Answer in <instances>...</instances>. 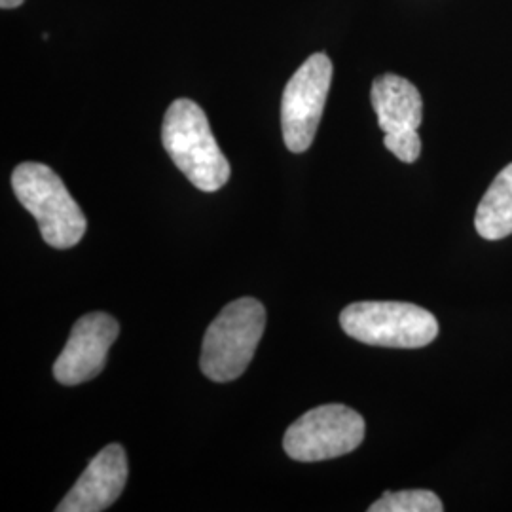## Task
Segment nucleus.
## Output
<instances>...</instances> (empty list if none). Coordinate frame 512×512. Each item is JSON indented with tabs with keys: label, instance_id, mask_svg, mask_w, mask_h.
<instances>
[{
	"label": "nucleus",
	"instance_id": "f257e3e1",
	"mask_svg": "<svg viewBox=\"0 0 512 512\" xmlns=\"http://www.w3.org/2000/svg\"><path fill=\"white\" fill-rule=\"evenodd\" d=\"M162 143L173 164L196 188L217 192L228 183L230 164L198 103L177 99L169 105L162 126Z\"/></svg>",
	"mask_w": 512,
	"mask_h": 512
},
{
	"label": "nucleus",
	"instance_id": "f03ea898",
	"mask_svg": "<svg viewBox=\"0 0 512 512\" xmlns=\"http://www.w3.org/2000/svg\"><path fill=\"white\" fill-rule=\"evenodd\" d=\"M18 202L35 217L42 239L54 249H71L86 234V217L52 167L25 162L12 173Z\"/></svg>",
	"mask_w": 512,
	"mask_h": 512
},
{
	"label": "nucleus",
	"instance_id": "7ed1b4c3",
	"mask_svg": "<svg viewBox=\"0 0 512 512\" xmlns=\"http://www.w3.org/2000/svg\"><path fill=\"white\" fill-rule=\"evenodd\" d=\"M264 329L266 310L256 298L230 302L203 336L200 359L203 374L217 384L239 378L251 365Z\"/></svg>",
	"mask_w": 512,
	"mask_h": 512
},
{
	"label": "nucleus",
	"instance_id": "20e7f679",
	"mask_svg": "<svg viewBox=\"0 0 512 512\" xmlns=\"http://www.w3.org/2000/svg\"><path fill=\"white\" fill-rule=\"evenodd\" d=\"M344 332L368 346L418 349L439 336L431 311L408 302H355L340 313Z\"/></svg>",
	"mask_w": 512,
	"mask_h": 512
},
{
	"label": "nucleus",
	"instance_id": "39448f33",
	"mask_svg": "<svg viewBox=\"0 0 512 512\" xmlns=\"http://www.w3.org/2000/svg\"><path fill=\"white\" fill-rule=\"evenodd\" d=\"M365 420L346 404H323L287 429L283 448L296 461L313 463L351 454L365 440Z\"/></svg>",
	"mask_w": 512,
	"mask_h": 512
},
{
	"label": "nucleus",
	"instance_id": "423d86ee",
	"mask_svg": "<svg viewBox=\"0 0 512 512\" xmlns=\"http://www.w3.org/2000/svg\"><path fill=\"white\" fill-rule=\"evenodd\" d=\"M332 82V61L319 52L291 76L281 99V126L287 148L302 154L311 147L319 128Z\"/></svg>",
	"mask_w": 512,
	"mask_h": 512
},
{
	"label": "nucleus",
	"instance_id": "0eeeda50",
	"mask_svg": "<svg viewBox=\"0 0 512 512\" xmlns=\"http://www.w3.org/2000/svg\"><path fill=\"white\" fill-rule=\"evenodd\" d=\"M370 101L384 131V145L404 164H414L421 154L418 129L423 101L418 88L397 74H384L372 82Z\"/></svg>",
	"mask_w": 512,
	"mask_h": 512
},
{
	"label": "nucleus",
	"instance_id": "6e6552de",
	"mask_svg": "<svg viewBox=\"0 0 512 512\" xmlns=\"http://www.w3.org/2000/svg\"><path fill=\"white\" fill-rule=\"evenodd\" d=\"M118 332L120 325L109 313L93 311L80 317L55 361V380L63 385H78L99 376Z\"/></svg>",
	"mask_w": 512,
	"mask_h": 512
},
{
	"label": "nucleus",
	"instance_id": "1a4fd4ad",
	"mask_svg": "<svg viewBox=\"0 0 512 512\" xmlns=\"http://www.w3.org/2000/svg\"><path fill=\"white\" fill-rule=\"evenodd\" d=\"M128 475L126 450L120 444H109L90 461L55 511H105L124 492Z\"/></svg>",
	"mask_w": 512,
	"mask_h": 512
},
{
	"label": "nucleus",
	"instance_id": "9d476101",
	"mask_svg": "<svg viewBox=\"0 0 512 512\" xmlns=\"http://www.w3.org/2000/svg\"><path fill=\"white\" fill-rule=\"evenodd\" d=\"M476 232L488 241L507 238L512 234V164L503 167L494 183L478 203L475 217Z\"/></svg>",
	"mask_w": 512,
	"mask_h": 512
},
{
	"label": "nucleus",
	"instance_id": "9b49d317",
	"mask_svg": "<svg viewBox=\"0 0 512 512\" xmlns=\"http://www.w3.org/2000/svg\"><path fill=\"white\" fill-rule=\"evenodd\" d=\"M370 512H440L444 511L442 501L437 494L429 490H403V492H385L378 501H374Z\"/></svg>",
	"mask_w": 512,
	"mask_h": 512
},
{
	"label": "nucleus",
	"instance_id": "f8f14e48",
	"mask_svg": "<svg viewBox=\"0 0 512 512\" xmlns=\"http://www.w3.org/2000/svg\"><path fill=\"white\" fill-rule=\"evenodd\" d=\"M23 4V0H0V6L4 8V10H12V8H18Z\"/></svg>",
	"mask_w": 512,
	"mask_h": 512
}]
</instances>
